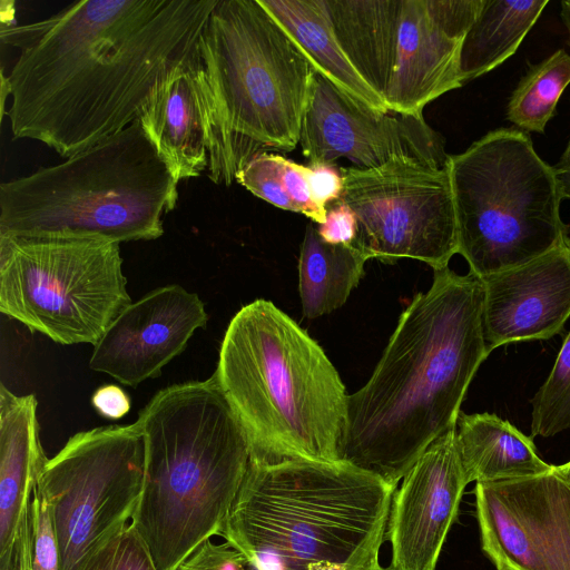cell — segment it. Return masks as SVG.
<instances>
[{
  "instance_id": "1",
  "label": "cell",
  "mask_w": 570,
  "mask_h": 570,
  "mask_svg": "<svg viewBox=\"0 0 570 570\" xmlns=\"http://www.w3.org/2000/svg\"><path fill=\"white\" fill-rule=\"evenodd\" d=\"M218 0H82L1 27L19 55L7 76L13 139L68 158L122 130L199 51Z\"/></svg>"
},
{
  "instance_id": "2",
  "label": "cell",
  "mask_w": 570,
  "mask_h": 570,
  "mask_svg": "<svg viewBox=\"0 0 570 570\" xmlns=\"http://www.w3.org/2000/svg\"><path fill=\"white\" fill-rule=\"evenodd\" d=\"M433 272L430 288L402 312L368 381L347 396L338 461L394 487L456 428L468 387L489 356L482 279L449 266Z\"/></svg>"
},
{
  "instance_id": "3",
  "label": "cell",
  "mask_w": 570,
  "mask_h": 570,
  "mask_svg": "<svg viewBox=\"0 0 570 570\" xmlns=\"http://www.w3.org/2000/svg\"><path fill=\"white\" fill-rule=\"evenodd\" d=\"M396 488L341 461H249L219 535L255 570H363Z\"/></svg>"
},
{
  "instance_id": "4",
  "label": "cell",
  "mask_w": 570,
  "mask_h": 570,
  "mask_svg": "<svg viewBox=\"0 0 570 570\" xmlns=\"http://www.w3.org/2000/svg\"><path fill=\"white\" fill-rule=\"evenodd\" d=\"M145 476L131 520L157 570L219 535L246 475L245 433L212 375L157 392L139 412Z\"/></svg>"
},
{
  "instance_id": "5",
  "label": "cell",
  "mask_w": 570,
  "mask_h": 570,
  "mask_svg": "<svg viewBox=\"0 0 570 570\" xmlns=\"http://www.w3.org/2000/svg\"><path fill=\"white\" fill-rule=\"evenodd\" d=\"M213 375L250 461H338L348 394L318 343L273 302L256 299L233 316Z\"/></svg>"
},
{
  "instance_id": "6",
  "label": "cell",
  "mask_w": 570,
  "mask_h": 570,
  "mask_svg": "<svg viewBox=\"0 0 570 570\" xmlns=\"http://www.w3.org/2000/svg\"><path fill=\"white\" fill-rule=\"evenodd\" d=\"M173 176L135 120L59 164L0 184V235L153 240L178 200Z\"/></svg>"
},
{
  "instance_id": "7",
  "label": "cell",
  "mask_w": 570,
  "mask_h": 570,
  "mask_svg": "<svg viewBox=\"0 0 570 570\" xmlns=\"http://www.w3.org/2000/svg\"><path fill=\"white\" fill-rule=\"evenodd\" d=\"M199 52L215 115L208 176L229 186L253 155L299 144L315 70L259 0H218Z\"/></svg>"
},
{
  "instance_id": "8",
  "label": "cell",
  "mask_w": 570,
  "mask_h": 570,
  "mask_svg": "<svg viewBox=\"0 0 570 570\" xmlns=\"http://www.w3.org/2000/svg\"><path fill=\"white\" fill-rule=\"evenodd\" d=\"M458 254L483 278L570 242L553 166L515 127L489 131L450 155Z\"/></svg>"
},
{
  "instance_id": "9",
  "label": "cell",
  "mask_w": 570,
  "mask_h": 570,
  "mask_svg": "<svg viewBox=\"0 0 570 570\" xmlns=\"http://www.w3.org/2000/svg\"><path fill=\"white\" fill-rule=\"evenodd\" d=\"M130 303L118 243L0 235V312L32 333L95 345Z\"/></svg>"
},
{
  "instance_id": "10",
  "label": "cell",
  "mask_w": 570,
  "mask_h": 570,
  "mask_svg": "<svg viewBox=\"0 0 570 570\" xmlns=\"http://www.w3.org/2000/svg\"><path fill=\"white\" fill-rule=\"evenodd\" d=\"M145 476L138 422L81 431L43 464L37 482L58 541L60 570H79L132 520Z\"/></svg>"
},
{
  "instance_id": "11",
  "label": "cell",
  "mask_w": 570,
  "mask_h": 570,
  "mask_svg": "<svg viewBox=\"0 0 570 570\" xmlns=\"http://www.w3.org/2000/svg\"><path fill=\"white\" fill-rule=\"evenodd\" d=\"M342 199L357 219L354 242L367 259L421 261L435 269L458 254L449 168L394 158L376 168H341Z\"/></svg>"
},
{
  "instance_id": "12",
  "label": "cell",
  "mask_w": 570,
  "mask_h": 570,
  "mask_svg": "<svg viewBox=\"0 0 570 570\" xmlns=\"http://www.w3.org/2000/svg\"><path fill=\"white\" fill-rule=\"evenodd\" d=\"M299 145L309 164L348 159L357 168H376L411 158L446 168L443 136L423 115L383 112L352 99L314 72L303 115Z\"/></svg>"
},
{
  "instance_id": "13",
  "label": "cell",
  "mask_w": 570,
  "mask_h": 570,
  "mask_svg": "<svg viewBox=\"0 0 570 570\" xmlns=\"http://www.w3.org/2000/svg\"><path fill=\"white\" fill-rule=\"evenodd\" d=\"M481 548L497 570H570V488L544 474L475 484Z\"/></svg>"
},
{
  "instance_id": "14",
  "label": "cell",
  "mask_w": 570,
  "mask_h": 570,
  "mask_svg": "<svg viewBox=\"0 0 570 570\" xmlns=\"http://www.w3.org/2000/svg\"><path fill=\"white\" fill-rule=\"evenodd\" d=\"M484 0H400L394 65L384 101L390 111L423 115L424 107L462 87V41Z\"/></svg>"
},
{
  "instance_id": "15",
  "label": "cell",
  "mask_w": 570,
  "mask_h": 570,
  "mask_svg": "<svg viewBox=\"0 0 570 570\" xmlns=\"http://www.w3.org/2000/svg\"><path fill=\"white\" fill-rule=\"evenodd\" d=\"M468 484L455 428L429 446L393 494L387 570H435Z\"/></svg>"
},
{
  "instance_id": "16",
  "label": "cell",
  "mask_w": 570,
  "mask_h": 570,
  "mask_svg": "<svg viewBox=\"0 0 570 570\" xmlns=\"http://www.w3.org/2000/svg\"><path fill=\"white\" fill-rule=\"evenodd\" d=\"M207 320L196 293L177 284L153 289L112 321L94 345L89 367L135 387L157 377Z\"/></svg>"
},
{
  "instance_id": "17",
  "label": "cell",
  "mask_w": 570,
  "mask_h": 570,
  "mask_svg": "<svg viewBox=\"0 0 570 570\" xmlns=\"http://www.w3.org/2000/svg\"><path fill=\"white\" fill-rule=\"evenodd\" d=\"M488 354L511 343L549 340L570 317V242L525 264L481 278Z\"/></svg>"
},
{
  "instance_id": "18",
  "label": "cell",
  "mask_w": 570,
  "mask_h": 570,
  "mask_svg": "<svg viewBox=\"0 0 570 570\" xmlns=\"http://www.w3.org/2000/svg\"><path fill=\"white\" fill-rule=\"evenodd\" d=\"M138 120L176 180L208 170L215 115L199 51L158 86Z\"/></svg>"
},
{
  "instance_id": "19",
  "label": "cell",
  "mask_w": 570,
  "mask_h": 570,
  "mask_svg": "<svg viewBox=\"0 0 570 570\" xmlns=\"http://www.w3.org/2000/svg\"><path fill=\"white\" fill-rule=\"evenodd\" d=\"M37 405L33 394L16 395L0 385V553L13 543L48 460L40 443Z\"/></svg>"
},
{
  "instance_id": "20",
  "label": "cell",
  "mask_w": 570,
  "mask_h": 570,
  "mask_svg": "<svg viewBox=\"0 0 570 570\" xmlns=\"http://www.w3.org/2000/svg\"><path fill=\"white\" fill-rule=\"evenodd\" d=\"M456 440L468 483L530 478L553 469L538 455L531 436L492 413L460 412Z\"/></svg>"
},
{
  "instance_id": "21",
  "label": "cell",
  "mask_w": 570,
  "mask_h": 570,
  "mask_svg": "<svg viewBox=\"0 0 570 570\" xmlns=\"http://www.w3.org/2000/svg\"><path fill=\"white\" fill-rule=\"evenodd\" d=\"M324 2L344 55L367 86L384 100L394 65L400 0Z\"/></svg>"
},
{
  "instance_id": "22",
  "label": "cell",
  "mask_w": 570,
  "mask_h": 570,
  "mask_svg": "<svg viewBox=\"0 0 570 570\" xmlns=\"http://www.w3.org/2000/svg\"><path fill=\"white\" fill-rule=\"evenodd\" d=\"M259 2L286 30L316 72L357 102L379 111H390L344 55L334 36L324 0Z\"/></svg>"
},
{
  "instance_id": "23",
  "label": "cell",
  "mask_w": 570,
  "mask_h": 570,
  "mask_svg": "<svg viewBox=\"0 0 570 570\" xmlns=\"http://www.w3.org/2000/svg\"><path fill=\"white\" fill-rule=\"evenodd\" d=\"M367 258L354 245L324 242L314 222L306 225L298 259L303 315L316 318L345 304L364 275Z\"/></svg>"
},
{
  "instance_id": "24",
  "label": "cell",
  "mask_w": 570,
  "mask_h": 570,
  "mask_svg": "<svg viewBox=\"0 0 570 570\" xmlns=\"http://www.w3.org/2000/svg\"><path fill=\"white\" fill-rule=\"evenodd\" d=\"M548 3V0H484L478 18L462 41V86L509 59Z\"/></svg>"
},
{
  "instance_id": "25",
  "label": "cell",
  "mask_w": 570,
  "mask_h": 570,
  "mask_svg": "<svg viewBox=\"0 0 570 570\" xmlns=\"http://www.w3.org/2000/svg\"><path fill=\"white\" fill-rule=\"evenodd\" d=\"M569 83L570 55L564 49H558L542 61L529 65L510 96L507 119L528 134H544Z\"/></svg>"
},
{
  "instance_id": "26",
  "label": "cell",
  "mask_w": 570,
  "mask_h": 570,
  "mask_svg": "<svg viewBox=\"0 0 570 570\" xmlns=\"http://www.w3.org/2000/svg\"><path fill=\"white\" fill-rule=\"evenodd\" d=\"M530 403L531 438H549L570 430V332L547 380Z\"/></svg>"
},
{
  "instance_id": "27",
  "label": "cell",
  "mask_w": 570,
  "mask_h": 570,
  "mask_svg": "<svg viewBox=\"0 0 570 570\" xmlns=\"http://www.w3.org/2000/svg\"><path fill=\"white\" fill-rule=\"evenodd\" d=\"M79 570H157L149 550L129 523L107 539Z\"/></svg>"
},
{
  "instance_id": "28",
  "label": "cell",
  "mask_w": 570,
  "mask_h": 570,
  "mask_svg": "<svg viewBox=\"0 0 570 570\" xmlns=\"http://www.w3.org/2000/svg\"><path fill=\"white\" fill-rule=\"evenodd\" d=\"M284 157L259 151L253 155L236 173L235 180L256 197L285 210L295 212L283 175Z\"/></svg>"
},
{
  "instance_id": "29",
  "label": "cell",
  "mask_w": 570,
  "mask_h": 570,
  "mask_svg": "<svg viewBox=\"0 0 570 570\" xmlns=\"http://www.w3.org/2000/svg\"><path fill=\"white\" fill-rule=\"evenodd\" d=\"M30 570H60L58 541L49 507L37 480L27 509Z\"/></svg>"
},
{
  "instance_id": "30",
  "label": "cell",
  "mask_w": 570,
  "mask_h": 570,
  "mask_svg": "<svg viewBox=\"0 0 570 570\" xmlns=\"http://www.w3.org/2000/svg\"><path fill=\"white\" fill-rule=\"evenodd\" d=\"M175 570H255L246 556L225 541L199 544Z\"/></svg>"
},
{
  "instance_id": "31",
  "label": "cell",
  "mask_w": 570,
  "mask_h": 570,
  "mask_svg": "<svg viewBox=\"0 0 570 570\" xmlns=\"http://www.w3.org/2000/svg\"><path fill=\"white\" fill-rule=\"evenodd\" d=\"M316 226L321 238L328 244L353 245L356 239V216L342 198L327 207L325 220Z\"/></svg>"
},
{
  "instance_id": "32",
  "label": "cell",
  "mask_w": 570,
  "mask_h": 570,
  "mask_svg": "<svg viewBox=\"0 0 570 570\" xmlns=\"http://www.w3.org/2000/svg\"><path fill=\"white\" fill-rule=\"evenodd\" d=\"M308 183L314 202L322 208H327L343 195V175L335 164H309Z\"/></svg>"
},
{
  "instance_id": "33",
  "label": "cell",
  "mask_w": 570,
  "mask_h": 570,
  "mask_svg": "<svg viewBox=\"0 0 570 570\" xmlns=\"http://www.w3.org/2000/svg\"><path fill=\"white\" fill-rule=\"evenodd\" d=\"M91 403L101 416L110 420L121 419L131 406L128 394L115 384L98 387L92 394Z\"/></svg>"
},
{
  "instance_id": "34",
  "label": "cell",
  "mask_w": 570,
  "mask_h": 570,
  "mask_svg": "<svg viewBox=\"0 0 570 570\" xmlns=\"http://www.w3.org/2000/svg\"><path fill=\"white\" fill-rule=\"evenodd\" d=\"M0 570H30L27 511L13 543L0 553Z\"/></svg>"
},
{
  "instance_id": "35",
  "label": "cell",
  "mask_w": 570,
  "mask_h": 570,
  "mask_svg": "<svg viewBox=\"0 0 570 570\" xmlns=\"http://www.w3.org/2000/svg\"><path fill=\"white\" fill-rule=\"evenodd\" d=\"M553 170L563 199L570 200V138Z\"/></svg>"
},
{
  "instance_id": "36",
  "label": "cell",
  "mask_w": 570,
  "mask_h": 570,
  "mask_svg": "<svg viewBox=\"0 0 570 570\" xmlns=\"http://www.w3.org/2000/svg\"><path fill=\"white\" fill-rule=\"evenodd\" d=\"M561 20L564 24L568 35V45L570 46V0L561 1Z\"/></svg>"
},
{
  "instance_id": "37",
  "label": "cell",
  "mask_w": 570,
  "mask_h": 570,
  "mask_svg": "<svg viewBox=\"0 0 570 570\" xmlns=\"http://www.w3.org/2000/svg\"><path fill=\"white\" fill-rule=\"evenodd\" d=\"M554 471L570 488V461L561 465H554Z\"/></svg>"
},
{
  "instance_id": "38",
  "label": "cell",
  "mask_w": 570,
  "mask_h": 570,
  "mask_svg": "<svg viewBox=\"0 0 570 570\" xmlns=\"http://www.w3.org/2000/svg\"><path fill=\"white\" fill-rule=\"evenodd\" d=\"M363 570H387L386 568H383L380 562H375L366 568H364Z\"/></svg>"
}]
</instances>
